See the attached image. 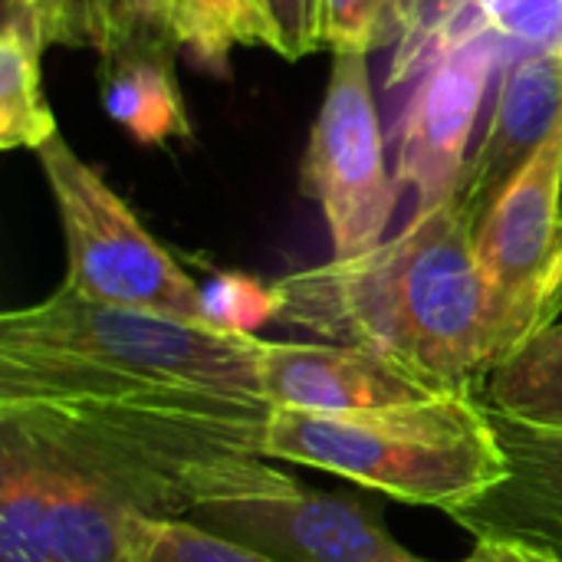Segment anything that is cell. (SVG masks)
Wrapping results in <instances>:
<instances>
[{
  "label": "cell",
  "mask_w": 562,
  "mask_h": 562,
  "mask_svg": "<svg viewBox=\"0 0 562 562\" xmlns=\"http://www.w3.org/2000/svg\"><path fill=\"white\" fill-rule=\"evenodd\" d=\"M283 40V59H303L323 46L319 0H267Z\"/></svg>",
  "instance_id": "23"
},
{
  "label": "cell",
  "mask_w": 562,
  "mask_h": 562,
  "mask_svg": "<svg viewBox=\"0 0 562 562\" xmlns=\"http://www.w3.org/2000/svg\"><path fill=\"white\" fill-rule=\"evenodd\" d=\"M300 184L326 217L336 260L359 257L385 240L402 188L385 168L366 53H336Z\"/></svg>",
  "instance_id": "6"
},
{
  "label": "cell",
  "mask_w": 562,
  "mask_h": 562,
  "mask_svg": "<svg viewBox=\"0 0 562 562\" xmlns=\"http://www.w3.org/2000/svg\"><path fill=\"white\" fill-rule=\"evenodd\" d=\"M562 128V53L524 49L507 63L487 128L468 158L458 191L464 211L481 221L494 198L514 181L520 168Z\"/></svg>",
  "instance_id": "11"
},
{
  "label": "cell",
  "mask_w": 562,
  "mask_h": 562,
  "mask_svg": "<svg viewBox=\"0 0 562 562\" xmlns=\"http://www.w3.org/2000/svg\"><path fill=\"white\" fill-rule=\"evenodd\" d=\"M263 454L448 517L510 474L481 389L339 415L270 408Z\"/></svg>",
  "instance_id": "4"
},
{
  "label": "cell",
  "mask_w": 562,
  "mask_h": 562,
  "mask_svg": "<svg viewBox=\"0 0 562 562\" xmlns=\"http://www.w3.org/2000/svg\"><path fill=\"white\" fill-rule=\"evenodd\" d=\"M165 10L168 0H66L53 43L92 46L95 53H105L128 40H171Z\"/></svg>",
  "instance_id": "18"
},
{
  "label": "cell",
  "mask_w": 562,
  "mask_h": 562,
  "mask_svg": "<svg viewBox=\"0 0 562 562\" xmlns=\"http://www.w3.org/2000/svg\"><path fill=\"white\" fill-rule=\"evenodd\" d=\"M46 30L33 3L3 0L0 23V145L40 151L56 132V115L43 95L40 56Z\"/></svg>",
  "instance_id": "15"
},
{
  "label": "cell",
  "mask_w": 562,
  "mask_h": 562,
  "mask_svg": "<svg viewBox=\"0 0 562 562\" xmlns=\"http://www.w3.org/2000/svg\"><path fill=\"white\" fill-rule=\"evenodd\" d=\"M175 40H128L99 53L105 115L138 145L191 138V119L175 76Z\"/></svg>",
  "instance_id": "13"
},
{
  "label": "cell",
  "mask_w": 562,
  "mask_h": 562,
  "mask_svg": "<svg viewBox=\"0 0 562 562\" xmlns=\"http://www.w3.org/2000/svg\"><path fill=\"white\" fill-rule=\"evenodd\" d=\"M474 227L458 198L415 211L359 257L280 277L277 323L379 352L431 392L481 389L520 342L477 270Z\"/></svg>",
  "instance_id": "2"
},
{
  "label": "cell",
  "mask_w": 562,
  "mask_h": 562,
  "mask_svg": "<svg viewBox=\"0 0 562 562\" xmlns=\"http://www.w3.org/2000/svg\"><path fill=\"white\" fill-rule=\"evenodd\" d=\"M188 524L277 562H431L415 557L389 533L372 501L310 491L303 484L207 501Z\"/></svg>",
  "instance_id": "8"
},
{
  "label": "cell",
  "mask_w": 562,
  "mask_h": 562,
  "mask_svg": "<svg viewBox=\"0 0 562 562\" xmlns=\"http://www.w3.org/2000/svg\"><path fill=\"white\" fill-rule=\"evenodd\" d=\"M260 395L270 408L339 415L435 395L379 352L346 342H260Z\"/></svg>",
  "instance_id": "10"
},
{
  "label": "cell",
  "mask_w": 562,
  "mask_h": 562,
  "mask_svg": "<svg viewBox=\"0 0 562 562\" xmlns=\"http://www.w3.org/2000/svg\"><path fill=\"white\" fill-rule=\"evenodd\" d=\"M165 26L175 46L207 76H231L237 46H263L283 56V40L267 0H168Z\"/></svg>",
  "instance_id": "16"
},
{
  "label": "cell",
  "mask_w": 562,
  "mask_h": 562,
  "mask_svg": "<svg viewBox=\"0 0 562 562\" xmlns=\"http://www.w3.org/2000/svg\"><path fill=\"white\" fill-rule=\"evenodd\" d=\"M474 260L520 346L562 319V128L481 214Z\"/></svg>",
  "instance_id": "7"
},
{
  "label": "cell",
  "mask_w": 562,
  "mask_h": 562,
  "mask_svg": "<svg viewBox=\"0 0 562 562\" xmlns=\"http://www.w3.org/2000/svg\"><path fill=\"white\" fill-rule=\"evenodd\" d=\"M56 481V562H142V524L188 520L201 504L290 491L270 464V408L165 402H13Z\"/></svg>",
  "instance_id": "1"
},
{
  "label": "cell",
  "mask_w": 562,
  "mask_h": 562,
  "mask_svg": "<svg viewBox=\"0 0 562 562\" xmlns=\"http://www.w3.org/2000/svg\"><path fill=\"white\" fill-rule=\"evenodd\" d=\"M474 23L520 49H553L562 40V0H468Z\"/></svg>",
  "instance_id": "21"
},
{
  "label": "cell",
  "mask_w": 562,
  "mask_h": 562,
  "mask_svg": "<svg viewBox=\"0 0 562 562\" xmlns=\"http://www.w3.org/2000/svg\"><path fill=\"white\" fill-rule=\"evenodd\" d=\"M36 158L63 224L66 290L82 300L207 326L201 286L63 135H53Z\"/></svg>",
  "instance_id": "5"
},
{
  "label": "cell",
  "mask_w": 562,
  "mask_h": 562,
  "mask_svg": "<svg viewBox=\"0 0 562 562\" xmlns=\"http://www.w3.org/2000/svg\"><path fill=\"white\" fill-rule=\"evenodd\" d=\"M481 402L517 425L562 431V319L527 339L484 379Z\"/></svg>",
  "instance_id": "17"
},
{
  "label": "cell",
  "mask_w": 562,
  "mask_h": 562,
  "mask_svg": "<svg viewBox=\"0 0 562 562\" xmlns=\"http://www.w3.org/2000/svg\"><path fill=\"white\" fill-rule=\"evenodd\" d=\"M408 0H319V40L333 53H372L402 33Z\"/></svg>",
  "instance_id": "19"
},
{
  "label": "cell",
  "mask_w": 562,
  "mask_h": 562,
  "mask_svg": "<svg viewBox=\"0 0 562 562\" xmlns=\"http://www.w3.org/2000/svg\"><path fill=\"white\" fill-rule=\"evenodd\" d=\"M260 342L59 286L0 316V405L99 398L270 408L260 395Z\"/></svg>",
  "instance_id": "3"
},
{
  "label": "cell",
  "mask_w": 562,
  "mask_h": 562,
  "mask_svg": "<svg viewBox=\"0 0 562 562\" xmlns=\"http://www.w3.org/2000/svg\"><path fill=\"white\" fill-rule=\"evenodd\" d=\"M36 7L40 20H43V30H46V40L53 43L56 40V30H59V20H63V7L66 0H26Z\"/></svg>",
  "instance_id": "25"
},
{
  "label": "cell",
  "mask_w": 562,
  "mask_h": 562,
  "mask_svg": "<svg viewBox=\"0 0 562 562\" xmlns=\"http://www.w3.org/2000/svg\"><path fill=\"white\" fill-rule=\"evenodd\" d=\"M461 562H557L547 557L543 550L520 543V540H507V537H477L471 557Z\"/></svg>",
  "instance_id": "24"
},
{
  "label": "cell",
  "mask_w": 562,
  "mask_h": 562,
  "mask_svg": "<svg viewBox=\"0 0 562 562\" xmlns=\"http://www.w3.org/2000/svg\"><path fill=\"white\" fill-rule=\"evenodd\" d=\"M0 562H56V481L13 408H0Z\"/></svg>",
  "instance_id": "14"
},
{
  "label": "cell",
  "mask_w": 562,
  "mask_h": 562,
  "mask_svg": "<svg viewBox=\"0 0 562 562\" xmlns=\"http://www.w3.org/2000/svg\"><path fill=\"white\" fill-rule=\"evenodd\" d=\"M501 63V40L487 30L461 36L418 79L398 119L395 184L415 194V211L458 198L477 112Z\"/></svg>",
  "instance_id": "9"
},
{
  "label": "cell",
  "mask_w": 562,
  "mask_h": 562,
  "mask_svg": "<svg viewBox=\"0 0 562 562\" xmlns=\"http://www.w3.org/2000/svg\"><path fill=\"white\" fill-rule=\"evenodd\" d=\"M142 562H277L227 537L207 533L188 520L142 524Z\"/></svg>",
  "instance_id": "22"
},
{
  "label": "cell",
  "mask_w": 562,
  "mask_h": 562,
  "mask_svg": "<svg viewBox=\"0 0 562 562\" xmlns=\"http://www.w3.org/2000/svg\"><path fill=\"white\" fill-rule=\"evenodd\" d=\"M201 293L207 326L224 336H254L257 326L277 323L280 316L277 283H263L250 273H214Z\"/></svg>",
  "instance_id": "20"
},
{
  "label": "cell",
  "mask_w": 562,
  "mask_h": 562,
  "mask_svg": "<svg viewBox=\"0 0 562 562\" xmlns=\"http://www.w3.org/2000/svg\"><path fill=\"white\" fill-rule=\"evenodd\" d=\"M560 53H562V40H560Z\"/></svg>",
  "instance_id": "26"
},
{
  "label": "cell",
  "mask_w": 562,
  "mask_h": 562,
  "mask_svg": "<svg viewBox=\"0 0 562 562\" xmlns=\"http://www.w3.org/2000/svg\"><path fill=\"white\" fill-rule=\"evenodd\" d=\"M510 474L451 520L474 537H507L562 562V431H540L491 412Z\"/></svg>",
  "instance_id": "12"
}]
</instances>
